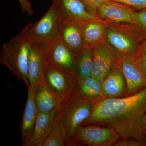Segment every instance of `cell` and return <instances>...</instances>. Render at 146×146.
Listing matches in <instances>:
<instances>
[{"label":"cell","mask_w":146,"mask_h":146,"mask_svg":"<svg viewBox=\"0 0 146 146\" xmlns=\"http://www.w3.org/2000/svg\"><path fill=\"white\" fill-rule=\"evenodd\" d=\"M146 113V88L131 96L105 98L94 104L91 115L80 125L106 127L123 139H143L140 125Z\"/></svg>","instance_id":"1"},{"label":"cell","mask_w":146,"mask_h":146,"mask_svg":"<svg viewBox=\"0 0 146 146\" xmlns=\"http://www.w3.org/2000/svg\"><path fill=\"white\" fill-rule=\"evenodd\" d=\"M105 41L115 51L136 60L142 53L141 43L146 39L134 24L106 22Z\"/></svg>","instance_id":"2"},{"label":"cell","mask_w":146,"mask_h":146,"mask_svg":"<svg viewBox=\"0 0 146 146\" xmlns=\"http://www.w3.org/2000/svg\"><path fill=\"white\" fill-rule=\"evenodd\" d=\"M32 43L23 31L3 45L0 52V63L5 65L18 79L29 87L28 65Z\"/></svg>","instance_id":"3"},{"label":"cell","mask_w":146,"mask_h":146,"mask_svg":"<svg viewBox=\"0 0 146 146\" xmlns=\"http://www.w3.org/2000/svg\"><path fill=\"white\" fill-rule=\"evenodd\" d=\"M94 104L77 91L69 100L62 103L58 123L65 134L68 146H74L73 135L91 115Z\"/></svg>","instance_id":"4"},{"label":"cell","mask_w":146,"mask_h":146,"mask_svg":"<svg viewBox=\"0 0 146 146\" xmlns=\"http://www.w3.org/2000/svg\"><path fill=\"white\" fill-rule=\"evenodd\" d=\"M60 18L53 4L40 20L22 30L32 44L48 45L59 36Z\"/></svg>","instance_id":"5"},{"label":"cell","mask_w":146,"mask_h":146,"mask_svg":"<svg viewBox=\"0 0 146 146\" xmlns=\"http://www.w3.org/2000/svg\"><path fill=\"white\" fill-rule=\"evenodd\" d=\"M43 74L47 85L61 102L69 100L76 91L78 79L75 73L63 71L46 60Z\"/></svg>","instance_id":"6"},{"label":"cell","mask_w":146,"mask_h":146,"mask_svg":"<svg viewBox=\"0 0 146 146\" xmlns=\"http://www.w3.org/2000/svg\"><path fill=\"white\" fill-rule=\"evenodd\" d=\"M120 138V135L112 128L88 125L78 127L72 136V141L74 146H111Z\"/></svg>","instance_id":"7"},{"label":"cell","mask_w":146,"mask_h":146,"mask_svg":"<svg viewBox=\"0 0 146 146\" xmlns=\"http://www.w3.org/2000/svg\"><path fill=\"white\" fill-rule=\"evenodd\" d=\"M60 18L70 19L80 23L105 22L97 12L82 0H52Z\"/></svg>","instance_id":"8"},{"label":"cell","mask_w":146,"mask_h":146,"mask_svg":"<svg viewBox=\"0 0 146 146\" xmlns=\"http://www.w3.org/2000/svg\"><path fill=\"white\" fill-rule=\"evenodd\" d=\"M114 52L116 64L122 71L125 78L126 96L133 95L146 88V78L136 60L115 51Z\"/></svg>","instance_id":"9"},{"label":"cell","mask_w":146,"mask_h":146,"mask_svg":"<svg viewBox=\"0 0 146 146\" xmlns=\"http://www.w3.org/2000/svg\"><path fill=\"white\" fill-rule=\"evenodd\" d=\"M76 55L59 36L47 45L46 60L63 71L75 74Z\"/></svg>","instance_id":"10"},{"label":"cell","mask_w":146,"mask_h":146,"mask_svg":"<svg viewBox=\"0 0 146 146\" xmlns=\"http://www.w3.org/2000/svg\"><path fill=\"white\" fill-rule=\"evenodd\" d=\"M94 65L91 76L102 82L116 64L114 51L105 41L93 48Z\"/></svg>","instance_id":"11"},{"label":"cell","mask_w":146,"mask_h":146,"mask_svg":"<svg viewBox=\"0 0 146 146\" xmlns=\"http://www.w3.org/2000/svg\"><path fill=\"white\" fill-rule=\"evenodd\" d=\"M137 10L129 6L110 0L100 5L97 13L105 22L133 24V14Z\"/></svg>","instance_id":"12"},{"label":"cell","mask_w":146,"mask_h":146,"mask_svg":"<svg viewBox=\"0 0 146 146\" xmlns=\"http://www.w3.org/2000/svg\"><path fill=\"white\" fill-rule=\"evenodd\" d=\"M47 46L42 44H32L30 50L28 65L29 88L34 91L39 82L44 78L43 68L46 60Z\"/></svg>","instance_id":"13"},{"label":"cell","mask_w":146,"mask_h":146,"mask_svg":"<svg viewBox=\"0 0 146 146\" xmlns=\"http://www.w3.org/2000/svg\"><path fill=\"white\" fill-rule=\"evenodd\" d=\"M83 24L70 19L60 18L59 36L65 46L76 54L83 49Z\"/></svg>","instance_id":"14"},{"label":"cell","mask_w":146,"mask_h":146,"mask_svg":"<svg viewBox=\"0 0 146 146\" xmlns=\"http://www.w3.org/2000/svg\"><path fill=\"white\" fill-rule=\"evenodd\" d=\"M61 104L57 109L49 113L38 112L30 146H42L45 139L57 123L60 116Z\"/></svg>","instance_id":"15"},{"label":"cell","mask_w":146,"mask_h":146,"mask_svg":"<svg viewBox=\"0 0 146 146\" xmlns=\"http://www.w3.org/2000/svg\"><path fill=\"white\" fill-rule=\"evenodd\" d=\"M35 91L28 89L27 99L21 121V130L22 146H30L38 112L34 101Z\"/></svg>","instance_id":"16"},{"label":"cell","mask_w":146,"mask_h":146,"mask_svg":"<svg viewBox=\"0 0 146 146\" xmlns=\"http://www.w3.org/2000/svg\"><path fill=\"white\" fill-rule=\"evenodd\" d=\"M103 92L106 98L126 97V82L122 71L117 64L102 82Z\"/></svg>","instance_id":"17"},{"label":"cell","mask_w":146,"mask_h":146,"mask_svg":"<svg viewBox=\"0 0 146 146\" xmlns=\"http://www.w3.org/2000/svg\"><path fill=\"white\" fill-rule=\"evenodd\" d=\"M34 101L38 112L43 113L54 111L62 103L49 88L44 78L39 82L35 90Z\"/></svg>","instance_id":"18"},{"label":"cell","mask_w":146,"mask_h":146,"mask_svg":"<svg viewBox=\"0 0 146 146\" xmlns=\"http://www.w3.org/2000/svg\"><path fill=\"white\" fill-rule=\"evenodd\" d=\"M107 25L106 22H91L82 26V48L93 49L105 41Z\"/></svg>","instance_id":"19"},{"label":"cell","mask_w":146,"mask_h":146,"mask_svg":"<svg viewBox=\"0 0 146 146\" xmlns=\"http://www.w3.org/2000/svg\"><path fill=\"white\" fill-rule=\"evenodd\" d=\"M77 92L94 104L106 98L102 89V82L92 76L78 80Z\"/></svg>","instance_id":"20"},{"label":"cell","mask_w":146,"mask_h":146,"mask_svg":"<svg viewBox=\"0 0 146 146\" xmlns=\"http://www.w3.org/2000/svg\"><path fill=\"white\" fill-rule=\"evenodd\" d=\"M93 65V49H83L76 54L75 74L78 80L91 76Z\"/></svg>","instance_id":"21"},{"label":"cell","mask_w":146,"mask_h":146,"mask_svg":"<svg viewBox=\"0 0 146 146\" xmlns=\"http://www.w3.org/2000/svg\"><path fill=\"white\" fill-rule=\"evenodd\" d=\"M42 146H68L65 134L58 121L49 135L44 141Z\"/></svg>","instance_id":"22"},{"label":"cell","mask_w":146,"mask_h":146,"mask_svg":"<svg viewBox=\"0 0 146 146\" xmlns=\"http://www.w3.org/2000/svg\"><path fill=\"white\" fill-rule=\"evenodd\" d=\"M133 18V24L140 29L146 38V8L136 10Z\"/></svg>","instance_id":"23"},{"label":"cell","mask_w":146,"mask_h":146,"mask_svg":"<svg viewBox=\"0 0 146 146\" xmlns=\"http://www.w3.org/2000/svg\"><path fill=\"white\" fill-rule=\"evenodd\" d=\"M146 141L143 139H126L118 141L113 146H145Z\"/></svg>","instance_id":"24"},{"label":"cell","mask_w":146,"mask_h":146,"mask_svg":"<svg viewBox=\"0 0 146 146\" xmlns=\"http://www.w3.org/2000/svg\"><path fill=\"white\" fill-rule=\"evenodd\" d=\"M126 5L137 9L146 8V0H111Z\"/></svg>","instance_id":"25"},{"label":"cell","mask_w":146,"mask_h":146,"mask_svg":"<svg viewBox=\"0 0 146 146\" xmlns=\"http://www.w3.org/2000/svg\"><path fill=\"white\" fill-rule=\"evenodd\" d=\"M21 7V11L23 13H26L29 16L33 14L32 5L29 0H18Z\"/></svg>","instance_id":"26"},{"label":"cell","mask_w":146,"mask_h":146,"mask_svg":"<svg viewBox=\"0 0 146 146\" xmlns=\"http://www.w3.org/2000/svg\"><path fill=\"white\" fill-rule=\"evenodd\" d=\"M136 60L142 73L146 78V56L143 52Z\"/></svg>","instance_id":"27"},{"label":"cell","mask_w":146,"mask_h":146,"mask_svg":"<svg viewBox=\"0 0 146 146\" xmlns=\"http://www.w3.org/2000/svg\"><path fill=\"white\" fill-rule=\"evenodd\" d=\"M82 1L97 12V9L101 4H102V3L108 1L110 0H82Z\"/></svg>","instance_id":"28"},{"label":"cell","mask_w":146,"mask_h":146,"mask_svg":"<svg viewBox=\"0 0 146 146\" xmlns=\"http://www.w3.org/2000/svg\"><path fill=\"white\" fill-rule=\"evenodd\" d=\"M140 133L142 137L146 133V113L142 119L140 125Z\"/></svg>","instance_id":"29"},{"label":"cell","mask_w":146,"mask_h":146,"mask_svg":"<svg viewBox=\"0 0 146 146\" xmlns=\"http://www.w3.org/2000/svg\"><path fill=\"white\" fill-rule=\"evenodd\" d=\"M141 50L146 56V39L141 43Z\"/></svg>","instance_id":"30"}]
</instances>
